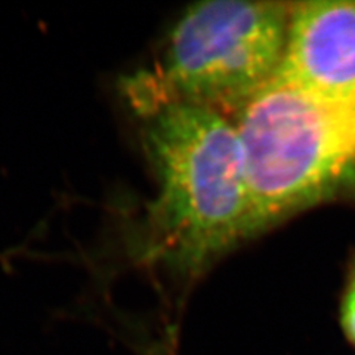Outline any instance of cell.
<instances>
[{
  "label": "cell",
  "instance_id": "6da1fadb",
  "mask_svg": "<svg viewBox=\"0 0 355 355\" xmlns=\"http://www.w3.org/2000/svg\"><path fill=\"white\" fill-rule=\"evenodd\" d=\"M157 191L147 253L193 274L257 232L239 129L215 111L169 104L142 116Z\"/></svg>",
  "mask_w": 355,
  "mask_h": 355
},
{
  "label": "cell",
  "instance_id": "7a4b0ae2",
  "mask_svg": "<svg viewBox=\"0 0 355 355\" xmlns=\"http://www.w3.org/2000/svg\"><path fill=\"white\" fill-rule=\"evenodd\" d=\"M293 2L209 0L188 8L153 70L126 83L142 117L169 104L202 107L236 121L280 73Z\"/></svg>",
  "mask_w": 355,
  "mask_h": 355
},
{
  "label": "cell",
  "instance_id": "3957f363",
  "mask_svg": "<svg viewBox=\"0 0 355 355\" xmlns=\"http://www.w3.org/2000/svg\"><path fill=\"white\" fill-rule=\"evenodd\" d=\"M257 231L355 190V96L277 74L236 120Z\"/></svg>",
  "mask_w": 355,
  "mask_h": 355
},
{
  "label": "cell",
  "instance_id": "277c9868",
  "mask_svg": "<svg viewBox=\"0 0 355 355\" xmlns=\"http://www.w3.org/2000/svg\"><path fill=\"white\" fill-rule=\"evenodd\" d=\"M279 74L309 91L355 96V0L293 2Z\"/></svg>",
  "mask_w": 355,
  "mask_h": 355
},
{
  "label": "cell",
  "instance_id": "5b68a950",
  "mask_svg": "<svg viewBox=\"0 0 355 355\" xmlns=\"http://www.w3.org/2000/svg\"><path fill=\"white\" fill-rule=\"evenodd\" d=\"M340 324L347 339L355 347V274L342 299Z\"/></svg>",
  "mask_w": 355,
  "mask_h": 355
}]
</instances>
